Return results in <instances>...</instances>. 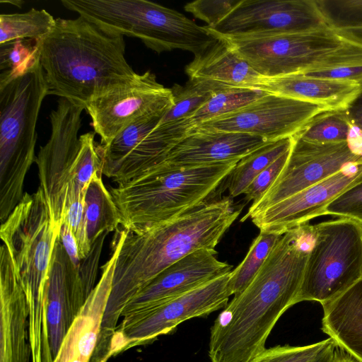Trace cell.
<instances>
[{
	"label": "cell",
	"instance_id": "1",
	"mask_svg": "<svg viewBox=\"0 0 362 362\" xmlns=\"http://www.w3.org/2000/svg\"><path fill=\"white\" fill-rule=\"evenodd\" d=\"M231 198L206 199L141 233L127 230L102 322L98 354L109 353L124 307L155 276L196 250L215 249L241 211Z\"/></svg>",
	"mask_w": 362,
	"mask_h": 362
},
{
	"label": "cell",
	"instance_id": "2",
	"mask_svg": "<svg viewBox=\"0 0 362 362\" xmlns=\"http://www.w3.org/2000/svg\"><path fill=\"white\" fill-rule=\"evenodd\" d=\"M124 36L84 16L56 18L40 42L47 95L86 105L137 74L125 57Z\"/></svg>",
	"mask_w": 362,
	"mask_h": 362
},
{
	"label": "cell",
	"instance_id": "3",
	"mask_svg": "<svg viewBox=\"0 0 362 362\" xmlns=\"http://www.w3.org/2000/svg\"><path fill=\"white\" fill-rule=\"evenodd\" d=\"M300 280L286 262L267 259L250 284L228 303L210 329L211 362H252L274 325L296 304Z\"/></svg>",
	"mask_w": 362,
	"mask_h": 362
},
{
	"label": "cell",
	"instance_id": "4",
	"mask_svg": "<svg viewBox=\"0 0 362 362\" xmlns=\"http://www.w3.org/2000/svg\"><path fill=\"white\" fill-rule=\"evenodd\" d=\"M62 225L55 222L42 189L23 197L1 223L0 235L8 248L25 292L28 310L31 362L49 361L46 286Z\"/></svg>",
	"mask_w": 362,
	"mask_h": 362
},
{
	"label": "cell",
	"instance_id": "5",
	"mask_svg": "<svg viewBox=\"0 0 362 362\" xmlns=\"http://www.w3.org/2000/svg\"><path fill=\"white\" fill-rule=\"evenodd\" d=\"M238 161L189 167L162 162L110 188L120 225L141 233L180 216L206 200Z\"/></svg>",
	"mask_w": 362,
	"mask_h": 362
},
{
	"label": "cell",
	"instance_id": "6",
	"mask_svg": "<svg viewBox=\"0 0 362 362\" xmlns=\"http://www.w3.org/2000/svg\"><path fill=\"white\" fill-rule=\"evenodd\" d=\"M47 85L40 56L25 69L0 74V219L21 201L35 160L37 121Z\"/></svg>",
	"mask_w": 362,
	"mask_h": 362
},
{
	"label": "cell",
	"instance_id": "7",
	"mask_svg": "<svg viewBox=\"0 0 362 362\" xmlns=\"http://www.w3.org/2000/svg\"><path fill=\"white\" fill-rule=\"evenodd\" d=\"M221 39L261 76L276 78L362 66V44L329 27L308 33Z\"/></svg>",
	"mask_w": 362,
	"mask_h": 362
},
{
	"label": "cell",
	"instance_id": "8",
	"mask_svg": "<svg viewBox=\"0 0 362 362\" xmlns=\"http://www.w3.org/2000/svg\"><path fill=\"white\" fill-rule=\"evenodd\" d=\"M313 242L296 303L321 305L362 279V224L341 218L312 225Z\"/></svg>",
	"mask_w": 362,
	"mask_h": 362
},
{
	"label": "cell",
	"instance_id": "9",
	"mask_svg": "<svg viewBox=\"0 0 362 362\" xmlns=\"http://www.w3.org/2000/svg\"><path fill=\"white\" fill-rule=\"evenodd\" d=\"M230 272L156 306L123 316L112 337L109 358L127 349L151 343L185 320L223 309L232 296Z\"/></svg>",
	"mask_w": 362,
	"mask_h": 362
},
{
	"label": "cell",
	"instance_id": "10",
	"mask_svg": "<svg viewBox=\"0 0 362 362\" xmlns=\"http://www.w3.org/2000/svg\"><path fill=\"white\" fill-rule=\"evenodd\" d=\"M293 137V145L284 170L262 198L252 204L242 222L348 165L362 163V138L354 128L349 141L340 143H313Z\"/></svg>",
	"mask_w": 362,
	"mask_h": 362
},
{
	"label": "cell",
	"instance_id": "11",
	"mask_svg": "<svg viewBox=\"0 0 362 362\" xmlns=\"http://www.w3.org/2000/svg\"><path fill=\"white\" fill-rule=\"evenodd\" d=\"M216 38H255L328 28L315 0H240L215 25Z\"/></svg>",
	"mask_w": 362,
	"mask_h": 362
},
{
	"label": "cell",
	"instance_id": "12",
	"mask_svg": "<svg viewBox=\"0 0 362 362\" xmlns=\"http://www.w3.org/2000/svg\"><path fill=\"white\" fill-rule=\"evenodd\" d=\"M85 105L59 98L49 114L51 134L35 158L40 187L54 219L62 225L66 200L75 189L71 168L79 146L78 134Z\"/></svg>",
	"mask_w": 362,
	"mask_h": 362
},
{
	"label": "cell",
	"instance_id": "13",
	"mask_svg": "<svg viewBox=\"0 0 362 362\" xmlns=\"http://www.w3.org/2000/svg\"><path fill=\"white\" fill-rule=\"evenodd\" d=\"M173 104L171 88L146 71L94 98L85 105V110L100 144L106 145L136 119L149 114L164 115Z\"/></svg>",
	"mask_w": 362,
	"mask_h": 362
},
{
	"label": "cell",
	"instance_id": "14",
	"mask_svg": "<svg viewBox=\"0 0 362 362\" xmlns=\"http://www.w3.org/2000/svg\"><path fill=\"white\" fill-rule=\"evenodd\" d=\"M325 110L328 109L267 93L236 110L200 124L188 134L195 131L238 132L274 141L294 136L315 115Z\"/></svg>",
	"mask_w": 362,
	"mask_h": 362
},
{
	"label": "cell",
	"instance_id": "15",
	"mask_svg": "<svg viewBox=\"0 0 362 362\" xmlns=\"http://www.w3.org/2000/svg\"><path fill=\"white\" fill-rule=\"evenodd\" d=\"M362 180V163L346 166L250 218L260 231L282 235L288 230L323 215L325 208L339 194Z\"/></svg>",
	"mask_w": 362,
	"mask_h": 362
},
{
	"label": "cell",
	"instance_id": "16",
	"mask_svg": "<svg viewBox=\"0 0 362 362\" xmlns=\"http://www.w3.org/2000/svg\"><path fill=\"white\" fill-rule=\"evenodd\" d=\"M216 255L215 249H200L169 266L126 305L122 317L165 303L230 272L233 266Z\"/></svg>",
	"mask_w": 362,
	"mask_h": 362
},
{
	"label": "cell",
	"instance_id": "17",
	"mask_svg": "<svg viewBox=\"0 0 362 362\" xmlns=\"http://www.w3.org/2000/svg\"><path fill=\"white\" fill-rule=\"evenodd\" d=\"M89 296L59 237L52 257L45 296L47 337L52 361Z\"/></svg>",
	"mask_w": 362,
	"mask_h": 362
},
{
	"label": "cell",
	"instance_id": "18",
	"mask_svg": "<svg viewBox=\"0 0 362 362\" xmlns=\"http://www.w3.org/2000/svg\"><path fill=\"white\" fill-rule=\"evenodd\" d=\"M126 235L117 230L110 259L102 275L66 334L53 362H90L100 337L102 322L112 290L117 258Z\"/></svg>",
	"mask_w": 362,
	"mask_h": 362
},
{
	"label": "cell",
	"instance_id": "19",
	"mask_svg": "<svg viewBox=\"0 0 362 362\" xmlns=\"http://www.w3.org/2000/svg\"><path fill=\"white\" fill-rule=\"evenodd\" d=\"M0 362H31L26 296L4 243L0 249Z\"/></svg>",
	"mask_w": 362,
	"mask_h": 362
},
{
	"label": "cell",
	"instance_id": "20",
	"mask_svg": "<svg viewBox=\"0 0 362 362\" xmlns=\"http://www.w3.org/2000/svg\"><path fill=\"white\" fill-rule=\"evenodd\" d=\"M268 142L248 134L195 131L178 142L163 162L176 167H189L240 160Z\"/></svg>",
	"mask_w": 362,
	"mask_h": 362
},
{
	"label": "cell",
	"instance_id": "21",
	"mask_svg": "<svg viewBox=\"0 0 362 362\" xmlns=\"http://www.w3.org/2000/svg\"><path fill=\"white\" fill-rule=\"evenodd\" d=\"M252 88L318 105L328 110H345L359 93L361 84L298 74L276 78L262 77Z\"/></svg>",
	"mask_w": 362,
	"mask_h": 362
},
{
	"label": "cell",
	"instance_id": "22",
	"mask_svg": "<svg viewBox=\"0 0 362 362\" xmlns=\"http://www.w3.org/2000/svg\"><path fill=\"white\" fill-rule=\"evenodd\" d=\"M322 305L323 332L350 356L362 362V279Z\"/></svg>",
	"mask_w": 362,
	"mask_h": 362
},
{
	"label": "cell",
	"instance_id": "23",
	"mask_svg": "<svg viewBox=\"0 0 362 362\" xmlns=\"http://www.w3.org/2000/svg\"><path fill=\"white\" fill-rule=\"evenodd\" d=\"M185 72L189 80H209L241 88H252L262 78L221 39L194 56Z\"/></svg>",
	"mask_w": 362,
	"mask_h": 362
},
{
	"label": "cell",
	"instance_id": "24",
	"mask_svg": "<svg viewBox=\"0 0 362 362\" xmlns=\"http://www.w3.org/2000/svg\"><path fill=\"white\" fill-rule=\"evenodd\" d=\"M101 171L94 174L85 198V219L90 245L105 232L117 230L120 216L112 194L105 186Z\"/></svg>",
	"mask_w": 362,
	"mask_h": 362
},
{
	"label": "cell",
	"instance_id": "25",
	"mask_svg": "<svg viewBox=\"0 0 362 362\" xmlns=\"http://www.w3.org/2000/svg\"><path fill=\"white\" fill-rule=\"evenodd\" d=\"M293 142V137L269 141L242 158L228 175L230 197L243 194L260 173L292 148Z\"/></svg>",
	"mask_w": 362,
	"mask_h": 362
},
{
	"label": "cell",
	"instance_id": "26",
	"mask_svg": "<svg viewBox=\"0 0 362 362\" xmlns=\"http://www.w3.org/2000/svg\"><path fill=\"white\" fill-rule=\"evenodd\" d=\"M163 115L149 114L140 117L124 128L108 144H100L103 175L108 178L159 123Z\"/></svg>",
	"mask_w": 362,
	"mask_h": 362
},
{
	"label": "cell",
	"instance_id": "27",
	"mask_svg": "<svg viewBox=\"0 0 362 362\" xmlns=\"http://www.w3.org/2000/svg\"><path fill=\"white\" fill-rule=\"evenodd\" d=\"M56 18L45 9L0 15V44L18 39L42 41L54 28Z\"/></svg>",
	"mask_w": 362,
	"mask_h": 362
},
{
	"label": "cell",
	"instance_id": "28",
	"mask_svg": "<svg viewBox=\"0 0 362 362\" xmlns=\"http://www.w3.org/2000/svg\"><path fill=\"white\" fill-rule=\"evenodd\" d=\"M228 86L209 80H189L185 86L175 84L171 88L174 104L161 117L158 124L177 121L192 116L216 93Z\"/></svg>",
	"mask_w": 362,
	"mask_h": 362
},
{
	"label": "cell",
	"instance_id": "29",
	"mask_svg": "<svg viewBox=\"0 0 362 362\" xmlns=\"http://www.w3.org/2000/svg\"><path fill=\"white\" fill-rule=\"evenodd\" d=\"M267 93L252 88L228 87L221 90L213 95L192 116L186 118L189 128V132L204 122L236 110Z\"/></svg>",
	"mask_w": 362,
	"mask_h": 362
},
{
	"label": "cell",
	"instance_id": "30",
	"mask_svg": "<svg viewBox=\"0 0 362 362\" xmlns=\"http://www.w3.org/2000/svg\"><path fill=\"white\" fill-rule=\"evenodd\" d=\"M352 131L345 110H328L315 115L294 136L319 144L347 141Z\"/></svg>",
	"mask_w": 362,
	"mask_h": 362
},
{
	"label": "cell",
	"instance_id": "31",
	"mask_svg": "<svg viewBox=\"0 0 362 362\" xmlns=\"http://www.w3.org/2000/svg\"><path fill=\"white\" fill-rule=\"evenodd\" d=\"M281 237L260 231L244 259L230 272L229 287L232 295L239 294L250 284Z\"/></svg>",
	"mask_w": 362,
	"mask_h": 362
},
{
	"label": "cell",
	"instance_id": "32",
	"mask_svg": "<svg viewBox=\"0 0 362 362\" xmlns=\"http://www.w3.org/2000/svg\"><path fill=\"white\" fill-rule=\"evenodd\" d=\"M327 25L336 30L362 27V0H315Z\"/></svg>",
	"mask_w": 362,
	"mask_h": 362
},
{
	"label": "cell",
	"instance_id": "33",
	"mask_svg": "<svg viewBox=\"0 0 362 362\" xmlns=\"http://www.w3.org/2000/svg\"><path fill=\"white\" fill-rule=\"evenodd\" d=\"M40 42L18 39L0 44V69L15 72L25 69L40 56Z\"/></svg>",
	"mask_w": 362,
	"mask_h": 362
},
{
	"label": "cell",
	"instance_id": "34",
	"mask_svg": "<svg viewBox=\"0 0 362 362\" xmlns=\"http://www.w3.org/2000/svg\"><path fill=\"white\" fill-rule=\"evenodd\" d=\"M332 338L302 346H276L265 349L252 362H310L327 347Z\"/></svg>",
	"mask_w": 362,
	"mask_h": 362
},
{
	"label": "cell",
	"instance_id": "35",
	"mask_svg": "<svg viewBox=\"0 0 362 362\" xmlns=\"http://www.w3.org/2000/svg\"><path fill=\"white\" fill-rule=\"evenodd\" d=\"M323 215H334L362 224V180L343 191L324 209Z\"/></svg>",
	"mask_w": 362,
	"mask_h": 362
},
{
	"label": "cell",
	"instance_id": "36",
	"mask_svg": "<svg viewBox=\"0 0 362 362\" xmlns=\"http://www.w3.org/2000/svg\"><path fill=\"white\" fill-rule=\"evenodd\" d=\"M235 0H197L187 3L184 8L195 18L211 27L224 18L238 3Z\"/></svg>",
	"mask_w": 362,
	"mask_h": 362
},
{
	"label": "cell",
	"instance_id": "37",
	"mask_svg": "<svg viewBox=\"0 0 362 362\" xmlns=\"http://www.w3.org/2000/svg\"><path fill=\"white\" fill-rule=\"evenodd\" d=\"M293 147V146H292ZM292 148L260 173L244 192L247 202H257L271 187L284 170Z\"/></svg>",
	"mask_w": 362,
	"mask_h": 362
},
{
	"label": "cell",
	"instance_id": "38",
	"mask_svg": "<svg viewBox=\"0 0 362 362\" xmlns=\"http://www.w3.org/2000/svg\"><path fill=\"white\" fill-rule=\"evenodd\" d=\"M303 74L362 84V66L336 68Z\"/></svg>",
	"mask_w": 362,
	"mask_h": 362
},
{
	"label": "cell",
	"instance_id": "39",
	"mask_svg": "<svg viewBox=\"0 0 362 362\" xmlns=\"http://www.w3.org/2000/svg\"><path fill=\"white\" fill-rule=\"evenodd\" d=\"M59 239L71 264L78 273L82 259L80 257L76 238L71 228L66 223L62 224Z\"/></svg>",
	"mask_w": 362,
	"mask_h": 362
},
{
	"label": "cell",
	"instance_id": "40",
	"mask_svg": "<svg viewBox=\"0 0 362 362\" xmlns=\"http://www.w3.org/2000/svg\"><path fill=\"white\" fill-rule=\"evenodd\" d=\"M345 111L351 125L358 132L362 138V84L359 93Z\"/></svg>",
	"mask_w": 362,
	"mask_h": 362
},
{
	"label": "cell",
	"instance_id": "41",
	"mask_svg": "<svg viewBox=\"0 0 362 362\" xmlns=\"http://www.w3.org/2000/svg\"><path fill=\"white\" fill-rule=\"evenodd\" d=\"M337 346V344L333 340L327 347L321 351L310 362H334L339 356Z\"/></svg>",
	"mask_w": 362,
	"mask_h": 362
},
{
	"label": "cell",
	"instance_id": "42",
	"mask_svg": "<svg viewBox=\"0 0 362 362\" xmlns=\"http://www.w3.org/2000/svg\"><path fill=\"white\" fill-rule=\"evenodd\" d=\"M337 32L351 41L362 44V27L344 29Z\"/></svg>",
	"mask_w": 362,
	"mask_h": 362
},
{
	"label": "cell",
	"instance_id": "43",
	"mask_svg": "<svg viewBox=\"0 0 362 362\" xmlns=\"http://www.w3.org/2000/svg\"><path fill=\"white\" fill-rule=\"evenodd\" d=\"M334 362H358L351 356H345L339 354Z\"/></svg>",
	"mask_w": 362,
	"mask_h": 362
},
{
	"label": "cell",
	"instance_id": "44",
	"mask_svg": "<svg viewBox=\"0 0 362 362\" xmlns=\"http://www.w3.org/2000/svg\"><path fill=\"white\" fill-rule=\"evenodd\" d=\"M1 3H8L11 4L15 6H17L18 8H21L22 5L24 4V1H1Z\"/></svg>",
	"mask_w": 362,
	"mask_h": 362
}]
</instances>
